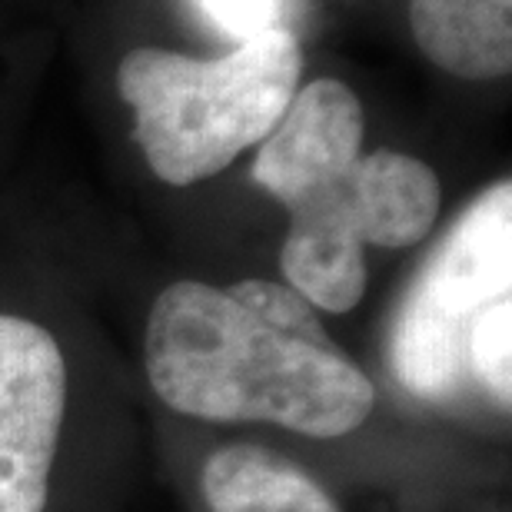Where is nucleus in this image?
Returning a JSON list of instances; mask_svg holds the SVG:
<instances>
[{
	"instance_id": "nucleus-1",
	"label": "nucleus",
	"mask_w": 512,
	"mask_h": 512,
	"mask_svg": "<svg viewBox=\"0 0 512 512\" xmlns=\"http://www.w3.org/2000/svg\"><path fill=\"white\" fill-rule=\"evenodd\" d=\"M147 380L163 403L210 423H270L313 439L360 429L373 380L293 286L170 283L150 306Z\"/></svg>"
},
{
	"instance_id": "nucleus-2",
	"label": "nucleus",
	"mask_w": 512,
	"mask_h": 512,
	"mask_svg": "<svg viewBox=\"0 0 512 512\" xmlns=\"http://www.w3.org/2000/svg\"><path fill=\"white\" fill-rule=\"evenodd\" d=\"M366 117L343 80L296 90L253 160L256 187L290 213L280 270L313 310L350 313L366 293V247L406 250L436 227L443 187L399 150L363 153Z\"/></svg>"
},
{
	"instance_id": "nucleus-3",
	"label": "nucleus",
	"mask_w": 512,
	"mask_h": 512,
	"mask_svg": "<svg viewBox=\"0 0 512 512\" xmlns=\"http://www.w3.org/2000/svg\"><path fill=\"white\" fill-rule=\"evenodd\" d=\"M512 183L483 190L413 276L389 326V370L413 399L453 409L512 396Z\"/></svg>"
},
{
	"instance_id": "nucleus-4",
	"label": "nucleus",
	"mask_w": 512,
	"mask_h": 512,
	"mask_svg": "<svg viewBox=\"0 0 512 512\" xmlns=\"http://www.w3.org/2000/svg\"><path fill=\"white\" fill-rule=\"evenodd\" d=\"M303 50L273 27L223 57L137 47L120 60L117 90L133 107V140L170 187L217 177L280 124L300 90Z\"/></svg>"
},
{
	"instance_id": "nucleus-5",
	"label": "nucleus",
	"mask_w": 512,
	"mask_h": 512,
	"mask_svg": "<svg viewBox=\"0 0 512 512\" xmlns=\"http://www.w3.org/2000/svg\"><path fill=\"white\" fill-rule=\"evenodd\" d=\"M67 363L47 326L0 313V512H44Z\"/></svg>"
},
{
	"instance_id": "nucleus-6",
	"label": "nucleus",
	"mask_w": 512,
	"mask_h": 512,
	"mask_svg": "<svg viewBox=\"0 0 512 512\" xmlns=\"http://www.w3.org/2000/svg\"><path fill=\"white\" fill-rule=\"evenodd\" d=\"M416 47L463 80H499L512 70V0H409Z\"/></svg>"
},
{
	"instance_id": "nucleus-7",
	"label": "nucleus",
	"mask_w": 512,
	"mask_h": 512,
	"mask_svg": "<svg viewBox=\"0 0 512 512\" xmlns=\"http://www.w3.org/2000/svg\"><path fill=\"white\" fill-rule=\"evenodd\" d=\"M200 486L213 512H340L320 479L253 443L217 449L203 463Z\"/></svg>"
},
{
	"instance_id": "nucleus-8",
	"label": "nucleus",
	"mask_w": 512,
	"mask_h": 512,
	"mask_svg": "<svg viewBox=\"0 0 512 512\" xmlns=\"http://www.w3.org/2000/svg\"><path fill=\"white\" fill-rule=\"evenodd\" d=\"M203 17L237 44L263 30L283 27V0H197Z\"/></svg>"
}]
</instances>
